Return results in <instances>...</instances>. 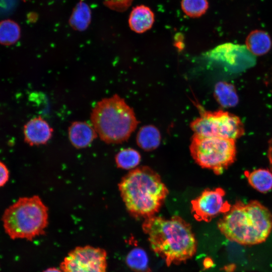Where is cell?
Returning <instances> with one entry per match:
<instances>
[{"instance_id": "16", "label": "cell", "mask_w": 272, "mask_h": 272, "mask_svg": "<svg viewBox=\"0 0 272 272\" xmlns=\"http://www.w3.org/2000/svg\"><path fill=\"white\" fill-rule=\"evenodd\" d=\"M244 174L249 184L257 191L265 193L272 189V171L259 168L252 171H246Z\"/></svg>"}, {"instance_id": "7", "label": "cell", "mask_w": 272, "mask_h": 272, "mask_svg": "<svg viewBox=\"0 0 272 272\" xmlns=\"http://www.w3.org/2000/svg\"><path fill=\"white\" fill-rule=\"evenodd\" d=\"M194 134L235 140L244 133V125L237 115L227 111L204 110L190 123Z\"/></svg>"}, {"instance_id": "8", "label": "cell", "mask_w": 272, "mask_h": 272, "mask_svg": "<svg viewBox=\"0 0 272 272\" xmlns=\"http://www.w3.org/2000/svg\"><path fill=\"white\" fill-rule=\"evenodd\" d=\"M106 251L91 246L76 247L60 264L62 272H106Z\"/></svg>"}, {"instance_id": "2", "label": "cell", "mask_w": 272, "mask_h": 272, "mask_svg": "<svg viewBox=\"0 0 272 272\" xmlns=\"http://www.w3.org/2000/svg\"><path fill=\"white\" fill-rule=\"evenodd\" d=\"M118 189L130 215L144 219L155 216L169 192L160 176L147 166L129 172L119 183Z\"/></svg>"}, {"instance_id": "21", "label": "cell", "mask_w": 272, "mask_h": 272, "mask_svg": "<svg viewBox=\"0 0 272 272\" xmlns=\"http://www.w3.org/2000/svg\"><path fill=\"white\" fill-rule=\"evenodd\" d=\"M115 159L118 168L127 170L136 167L140 163L141 157L137 150L127 148L120 151L116 155Z\"/></svg>"}, {"instance_id": "12", "label": "cell", "mask_w": 272, "mask_h": 272, "mask_svg": "<svg viewBox=\"0 0 272 272\" xmlns=\"http://www.w3.org/2000/svg\"><path fill=\"white\" fill-rule=\"evenodd\" d=\"M68 134L71 144L77 149L89 146L98 136L92 124L80 121L71 123L68 129Z\"/></svg>"}, {"instance_id": "20", "label": "cell", "mask_w": 272, "mask_h": 272, "mask_svg": "<svg viewBox=\"0 0 272 272\" xmlns=\"http://www.w3.org/2000/svg\"><path fill=\"white\" fill-rule=\"evenodd\" d=\"M20 35L21 29L16 22L9 19L0 22L1 44L6 45L14 44Z\"/></svg>"}, {"instance_id": "1", "label": "cell", "mask_w": 272, "mask_h": 272, "mask_svg": "<svg viewBox=\"0 0 272 272\" xmlns=\"http://www.w3.org/2000/svg\"><path fill=\"white\" fill-rule=\"evenodd\" d=\"M142 228L152 250L167 266L184 262L196 253L197 242L192 228L179 216L166 219L154 216L145 219Z\"/></svg>"}, {"instance_id": "11", "label": "cell", "mask_w": 272, "mask_h": 272, "mask_svg": "<svg viewBox=\"0 0 272 272\" xmlns=\"http://www.w3.org/2000/svg\"><path fill=\"white\" fill-rule=\"evenodd\" d=\"M53 128L42 117L32 118L24 126L25 142L30 146L46 144L51 139Z\"/></svg>"}, {"instance_id": "5", "label": "cell", "mask_w": 272, "mask_h": 272, "mask_svg": "<svg viewBox=\"0 0 272 272\" xmlns=\"http://www.w3.org/2000/svg\"><path fill=\"white\" fill-rule=\"evenodd\" d=\"M2 221L12 239L31 240L44 233L48 224V209L39 196L20 197L6 209Z\"/></svg>"}, {"instance_id": "9", "label": "cell", "mask_w": 272, "mask_h": 272, "mask_svg": "<svg viewBox=\"0 0 272 272\" xmlns=\"http://www.w3.org/2000/svg\"><path fill=\"white\" fill-rule=\"evenodd\" d=\"M225 191L220 187L205 190L191 201V213L198 221L209 222L221 213H225L231 208L225 199Z\"/></svg>"}, {"instance_id": "6", "label": "cell", "mask_w": 272, "mask_h": 272, "mask_svg": "<svg viewBox=\"0 0 272 272\" xmlns=\"http://www.w3.org/2000/svg\"><path fill=\"white\" fill-rule=\"evenodd\" d=\"M191 156L199 166L222 174L235 161V140L193 134L189 146Z\"/></svg>"}, {"instance_id": "15", "label": "cell", "mask_w": 272, "mask_h": 272, "mask_svg": "<svg viewBox=\"0 0 272 272\" xmlns=\"http://www.w3.org/2000/svg\"><path fill=\"white\" fill-rule=\"evenodd\" d=\"M91 19V10L89 5L84 0H80L73 9L69 23L74 30L84 31L89 26Z\"/></svg>"}, {"instance_id": "4", "label": "cell", "mask_w": 272, "mask_h": 272, "mask_svg": "<svg viewBox=\"0 0 272 272\" xmlns=\"http://www.w3.org/2000/svg\"><path fill=\"white\" fill-rule=\"evenodd\" d=\"M90 118L100 139L107 144L126 141L139 123L132 108L117 94L98 101Z\"/></svg>"}, {"instance_id": "22", "label": "cell", "mask_w": 272, "mask_h": 272, "mask_svg": "<svg viewBox=\"0 0 272 272\" xmlns=\"http://www.w3.org/2000/svg\"><path fill=\"white\" fill-rule=\"evenodd\" d=\"M183 13L190 18H198L205 14L209 8L208 0H181Z\"/></svg>"}, {"instance_id": "13", "label": "cell", "mask_w": 272, "mask_h": 272, "mask_svg": "<svg viewBox=\"0 0 272 272\" xmlns=\"http://www.w3.org/2000/svg\"><path fill=\"white\" fill-rule=\"evenodd\" d=\"M155 21L153 11L148 7L142 5L133 8L128 19L129 26L137 33H142L150 29Z\"/></svg>"}, {"instance_id": "19", "label": "cell", "mask_w": 272, "mask_h": 272, "mask_svg": "<svg viewBox=\"0 0 272 272\" xmlns=\"http://www.w3.org/2000/svg\"><path fill=\"white\" fill-rule=\"evenodd\" d=\"M125 261L127 266L134 272H151L148 256L142 248L132 249L127 254Z\"/></svg>"}, {"instance_id": "14", "label": "cell", "mask_w": 272, "mask_h": 272, "mask_svg": "<svg viewBox=\"0 0 272 272\" xmlns=\"http://www.w3.org/2000/svg\"><path fill=\"white\" fill-rule=\"evenodd\" d=\"M245 46L254 56L267 53L271 48V41L268 34L262 30L252 31L246 39Z\"/></svg>"}, {"instance_id": "18", "label": "cell", "mask_w": 272, "mask_h": 272, "mask_svg": "<svg viewBox=\"0 0 272 272\" xmlns=\"http://www.w3.org/2000/svg\"><path fill=\"white\" fill-rule=\"evenodd\" d=\"M161 142V134L158 129L153 125L142 127L137 133L138 145L146 151L157 148Z\"/></svg>"}, {"instance_id": "17", "label": "cell", "mask_w": 272, "mask_h": 272, "mask_svg": "<svg viewBox=\"0 0 272 272\" xmlns=\"http://www.w3.org/2000/svg\"><path fill=\"white\" fill-rule=\"evenodd\" d=\"M214 96L220 105L225 108L235 107L239 102L235 87L224 81H220L216 84Z\"/></svg>"}, {"instance_id": "3", "label": "cell", "mask_w": 272, "mask_h": 272, "mask_svg": "<svg viewBox=\"0 0 272 272\" xmlns=\"http://www.w3.org/2000/svg\"><path fill=\"white\" fill-rule=\"evenodd\" d=\"M228 239L244 245L264 241L272 230V213L256 200L247 203L237 201L217 223Z\"/></svg>"}, {"instance_id": "23", "label": "cell", "mask_w": 272, "mask_h": 272, "mask_svg": "<svg viewBox=\"0 0 272 272\" xmlns=\"http://www.w3.org/2000/svg\"><path fill=\"white\" fill-rule=\"evenodd\" d=\"M9 171L6 165L0 161V187L6 184L9 179Z\"/></svg>"}, {"instance_id": "10", "label": "cell", "mask_w": 272, "mask_h": 272, "mask_svg": "<svg viewBox=\"0 0 272 272\" xmlns=\"http://www.w3.org/2000/svg\"><path fill=\"white\" fill-rule=\"evenodd\" d=\"M213 54L216 60L233 73L243 72L256 63L255 56L245 45L230 43L223 44L215 48Z\"/></svg>"}, {"instance_id": "24", "label": "cell", "mask_w": 272, "mask_h": 272, "mask_svg": "<svg viewBox=\"0 0 272 272\" xmlns=\"http://www.w3.org/2000/svg\"><path fill=\"white\" fill-rule=\"evenodd\" d=\"M43 272H62L61 269L55 267L49 268L45 270Z\"/></svg>"}]
</instances>
